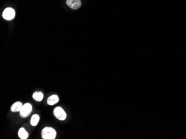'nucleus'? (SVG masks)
<instances>
[{"instance_id": "nucleus-6", "label": "nucleus", "mask_w": 186, "mask_h": 139, "mask_svg": "<svg viewBox=\"0 0 186 139\" xmlns=\"http://www.w3.org/2000/svg\"><path fill=\"white\" fill-rule=\"evenodd\" d=\"M23 105L22 103L20 101H17L16 103L13 104V105L11 106V110L13 112H20L23 107Z\"/></svg>"}, {"instance_id": "nucleus-10", "label": "nucleus", "mask_w": 186, "mask_h": 139, "mask_svg": "<svg viewBox=\"0 0 186 139\" xmlns=\"http://www.w3.org/2000/svg\"><path fill=\"white\" fill-rule=\"evenodd\" d=\"M39 121H40V117H39V115H38V114H35V115H33L32 117H31V121H30V124H31V125L32 126H36L38 124Z\"/></svg>"}, {"instance_id": "nucleus-7", "label": "nucleus", "mask_w": 186, "mask_h": 139, "mask_svg": "<svg viewBox=\"0 0 186 139\" xmlns=\"http://www.w3.org/2000/svg\"><path fill=\"white\" fill-rule=\"evenodd\" d=\"M59 100V97L56 95H52L48 99L47 103L49 105H54L55 104L58 103Z\"/></svg>"}, {"instance_id": "nucleus-8", "label": "nucleus", "mask_w": 186, "mask_h": 139, "mask_svg": "<svg viewBox=\"0 0 186 139\" xmlns=\"http://www.w3.org/2000/svg\"><path fill=\"white\" fill-rule=\"evenodd\" d=\"M18 135L19 136L20 138L21 139H27L29 136V134L26 131L24 128H20L18 132Z\"/></svg>"}, {"instance_id": "nucleus-5", "label": "nucleus", "mask_w": 186, "mask_h": 139, "mask_svg": "<svg viewBox=\"0 0 186 139\" xmlns=\"http://www.w3.org/2000/svg\"><path fill=\"white\" fill-rule=\"evenodd\" d=\"M66 3L67 6L73 10L79 9L81 5L80 0H66Z\"/></svg>"}, {"instance_id": "nucleus-2", "label": "nucleus", "mask_w": 186, "mask_h": 139, "mask_svg": "<svg viewBox=\"0 0 186 139\" xmlns=\"http://www.w3.org/2000/svg\"><path fill=\"white\" fill-rule=\"evenodd\" d=\"M53 113L55 117L59 120H64L66 118V114L61 107L55 108Z\"/></svg>"}, {"instance_id": "nucleus-4", "label": "nucleus", "mask_w": 186, "mask_h": 139, "mask_svg": "<svg viewBox=\"0 0 186 139\" xmlns=\"http://www.w3.org/2000/svg\"><path fill=\"white\" fill-rule=\"evenodd\" d=\"M2 16L5 20L8 21L13 20L15 16V11L12 8H7L3 11Z\"/></svg>"}, {"instance_id": "nucleus-3", "label": "nucleus", "mask_w": 186, "mask_h": 139, "mask_svg": "<svg viewBox=\"0 0 186 139\" xmlns=\"http://www.w3.org/2000/svg\"><path fill=\"white\" fill-rule=\"evenodd\" d=\"M32 111V106L30 104L26 103L23 105L22 109L20 111V116L25 118L26 117H29V115L31 113Z\"/></svg>"}, {"instance_id": "nucleus-1", "label": "nucleus", "mask_w": 186, "mask_h": 139, "mask_svg": "<svg viewBox=\"0 0 186 139\" xmlns=\"http://www.w3.org/2000/svg\"><path fill=\"white\" fill-rule=\"evenodd\" d=\"M41 136L43 139H54L56 136V132L52 127H46L42 130Z\"/></svg>"}, {"instance_id": "nucleus-9", "label": "nucleus", "mask_w": 186, "mask_h": 139, "mask_svg": "<svg viewBox=\"0 0 186 139\" xmlns=\"http://www.w3.org/2000/svg\"><path fill=\"white\" fill-rule=\"evenodd\" d=\"M32 98L34 100L37 101H41L43 99L44 94H42V93L40 92V91H36L33 94Z\"/></svg>"}]
</instances>
